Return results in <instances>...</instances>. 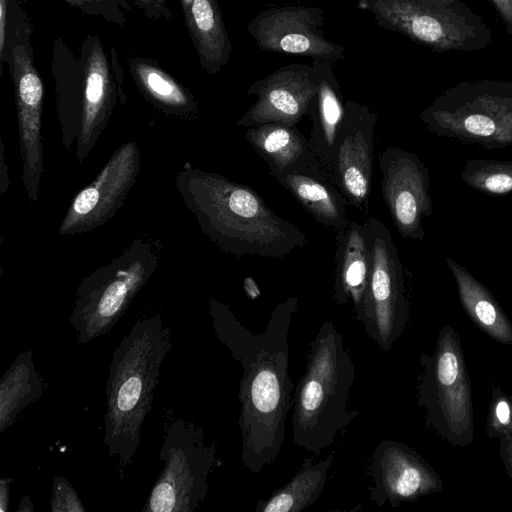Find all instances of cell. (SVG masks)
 Returning a JSON list of instances; mask_svg holds the SVG:
<instances>
[{"label": "cell", "instance_id": "cell-1", "mask_svg": "<svg viewBox=\"0 0 512 512\" xmlns=\"http://www.w3.org/2000/svg\"><path fill=\"white\" fill-rule=\"evenodd\" d=\"M298 305L296 297L278 303L265 330L253 334L226 305L210 298L216 337L242 368L238 393L241 461L252 473L275 461L285 439L295 389L288 371V333Z\"/></svg>", "mask_w": 512, "mask_h": 512}, {"label": "cell", "instance_id": "cell-2", "mask_svg": "<svg viewBox=\"0 0 512 512\" xmlns=\"http://www.w3.org/2000/svg\"><path fill=\"white\" fill-rule=\"evenodd\" d=\"M175 187L203 234L227 254L283 259L309 244L253 188L219 173L186 166Z\"/></svg>", "mask_w": 512, "mask_h": 512}, {"label": "cell", "instance_id": "cell-3", "mask_svg": "<svg viewBox=\"0 0 512 512\" xmlns=\"http://www.w3.org/2000/svg\"><path fill=\"white\" fill-rule=\"evenodd\" d=\"M172 332L161 312L139 318L115 348L106 383L103 443L122 474L140 445Z\"/></svg>", "mask_w": 512, "mask_h": 512}, {"label": "cell", "instance_id": "cell-4", "mask_svg": "<svg viewBox=\"0 0 512 512\" xmlns=\"http://www.w3.org/2000/svg\"><path fill=\"white\" fill-rule=\"evenodd\" d=\"M356 369L343 336L325 321L309 343L305 371L293 394L292 436L301 449L319 454L359 415L349 408Z\"/></svg>", "mask_w": 512, "mask_h": 512}, {"label": "cell", "instance_id": "cell-5", "mask_svg": "<svg viewBox=\"0 0 512 512\" xmlns=\"http://www.w3.org/2000/svg\"><path fill=\"white\" fill-rule=\"evenodd\" d=\"M160 240L138 237L120 255L79 282L69 322L80 344L108 334L155 273Z\"/></svg>", "mask_w": 512, "mask_h": 512}, {"label": "cell", "instance_id": "cell-6", "mask_svg": "<svg viewBox=\"0 0 512 512\" xmlns=\"http://www.w3.org/2000/svg\"><path fill=\"white\" fill-rule=\"evenodd\" d=\"M419 363L416 396L426 427L454 447H468L475 431L472 386L461 340L450 324L439 330L434 352H423Z\"/></svg>", "mask_w": 512, "mask_h": 512}, {"label": "cell", "instance_id": "cell-7", "mask_svg": "<svg viewBox=\"0 0 512 512\" xmlns=\"http://www.w3.org/2000/svg\"><path fill=\"white\" fill-rule=\"evenodd\" d=\"M437 137L486 149L512 148V81L459 82L420 114Z\"/></svg>", "mask_w": 512, "mask_h": 512}, {"label": "cell", "instance_id": "cell-8", "mask_svg": "<svg viewBox=\"0 0 512 512\" xmlns=\"http://www.w3.org/2000/svg\"><path fill=\"white\" fill-rule=\"evenodd\" d=\"M163 467L143 507L144 512H192L205 500L208 478L217 465V443L202 426L181 418L164 423L159 454Z\"/></svg>", "mask_w": 512, "mask_h": 512}, {"label": "cell", "instance_id": "cell-9", "mask_svg": "<svg viewBox=\"0 0 512 512\" xmlns=\"http://www.w3.org/2000/svg\"><path fill=\"white\" fill-rule=\"evenodd\" d=\"M387 29L433 51H480L492 42L483 18L463 0H362Z\"/></svg>", "mask_w": 512, "mask_h": 512}, {"label": "cell", "instance_id": "cell-10", "mask_svg": "<svg viewBox=\"0 0 512 512\" xmlns=\"http://www.w3.org/2000/svg\"><path fill=\"white\" fill-rule=\"evenodd\" d=\"M16 0H9L4 58L14 85L22 181L30 202L37 203L43 164L42 108L43 84L34 65L31 31L25 19H19Z\"/></svg>", "mask_w": 512, "mask_h": 512}, {"label": "cell", "instance_id": "cell-11", "mask_svg": "<svg viewBox=\"0 0 512 512\" xmlns=\"http://www.w3.org/2000/svg\"><path fill=\"white\" fill-rule=\"evenodd\" d=\"M363 224L370 249V271L355 318L378 347L388 352L404 332L409 319L404 271L385 224L376 217H368Z\"/></svg>", "mask_w": 512, "mask_h": 512}, {"label": "cell", "instance_id": "cell-12", "mask_svg": "<svg viewBox=\"0 0 512 512\" xmlns=\"http://www.w3.org/2000/svg\"><path fill=\"white\" fill-rule=\"evenodd\" d=\"M84 75L81 119L75 144L79 164L107 128L117 102L126 104L124 71L113 47L108 54L98 34L90 33L80 50Z\"/></svg>", "mask_w": 512, "mask_h": 512}, {"label": "cell", "instance_id": "cell-13", "mask_svg": "<svg viewBox=\"0 0 512 512\" xmlns=\"http://www.w3.org/2000/svg\"><path fill=\"white\" fill-rule=\"evenodd\" d=\"M140 171V150L135 141L119 146L96 178L72 199L58 228L59 236L93 231L108 222L123 206Z\"/></svg>", "mask_w": 512, "mask_h": 512}, {"label": "cell", "instance_id": "cell-14", "mask_svg": "<svg viewBox=\"0 0 512 512\" xmlns=\"http://www.w3.org/2000/svg\"><path fill=\"white\" fill-rule=\"evenodd\" d=\"M381 191L394 226L403 238L422 240L433 212L429 171L413 152L388 147L379 154Z\"/></svg>", "mask_w": 512, "mask_h": 512}, {"label": "cell", "instance_id": "cell-15", "mask_svg": "<svg viewBox=\"0 0 512 512\" xmlns=\"http://www.w3.org/2000/svg\"><path fill=\"white\" fill-rule=\"evenodd\" d=\"M373 481L369 497L378 507L388 504L398 508L402 503L439 493L443 481L437 471L406 443L382 439L373 450L366 466Z\"/></svg>", "mask_w": 512, "mask_h": 512}, {"label": "cell", "instance_id": "cell-16", "mask_svg": "<svg viewBox=\"0 0 512 512\" xmlns=\"http://www.w3.org/2000/svg\"><path fill=\"white\" fill-rule=\"evenodd\" d=\"M320 78L321 71L316 65L293 63L256 81L247 92L255 95L256 101L237 125L246 128L266 123L296 126L309 115Z\"/></svg>", "mask_w": 512, "mask_h": 512}, {"label": "cell", "instance_id": "cell-17", "mask_svg": "<svg viewBox=\"0 0 512 512\" xmlns=\"http://www.w3.org/2000/svg\"><path fill=\"white\" fill-rule=\"evenodd\" d=\"M377 116L367 107L348 101L338 134L333 180L348 204L367 213L374 166Z\"/></svg>", "mask_w": 512, "mask_h": 512}, {"label": "cell", "instance_id": "cell-18", "mask_svg": "<svg viewBox=\"0 0 512 512\" xmlns=\"http://www.w3.org/2000/svg\"><path fill=\"white\" fill-rule=\"evenodd\" d=\"M323 11L310 7H282L265 11L248 26L257 45L266 51L334 61L343 48L324 37Z\"/></svg>", "mask_w": 512, "mask_h": 512}, {"label": "cell", "instance_id": "cell-19", "mask_svg": "<svg viewBox=\"0 0 512 512\" xmlns=\"http://www.w3.org/2000/svg\"><path fill=\"white\" fill-rule=\"evenodd\" d=\"M273 177L321 225L339 231L349 224V204L318 160Z\"/></svg>", "mask_w": 512, "mask_h": 512}, {"label": "cell", "instance_id": "cell-20", "mask_svg": "<svg viewBox=\"0 0 512 512\" xmlns=\"http://www.w3.org/2000/svg\"><path fill=\"white\" fill-rule=\"evenodd\" d=\"M370 271V249L363 223L350 220L336 236L333 299L339 306L349 302L356 314L362 304Z\"/></svg>", "mask_w": 512, "mask_h": 512}, {"label": "cell", "instance_id": "cell-21", "mask_svg": "<svg viewBox=\"0 0 512 512\" xmlns=\"http://www.w3.org/2000/svg\"><path fill=\"white\" fill-rule=\"evenodd\" d=\"M179 2L201 67L209 75H216L228 63L232 50L217 0Z\"/></svg>", "mask_w": 512, "mask_h": 512}, {"label": "cell", "instance_id": "cell-22", "mask_svg": "<svg viewBox=\"0 0 512 512\" xmlns=\"http://www.w3.org/2000/svg\"><path fill=\"white\" fill-rule=\"evenodd\" d=\"M51 71L55 85L57 119L62 146L67 153L76 144L83 101L84 75L76 58L60 39L54 40Z\"/></svg>", "mask_w": 512, "mask_h": 512}, {"label": "cell", "instance_id": "cell-23", "mask_svg": "<svg viewBox=\"0 0 512 512\" xmlns=\"http://www.w3.org/2000/svg\"><path fill=\"white\" fill-rule=\"evenodd\" d=\"M130 75L143 97L167 116L192 120L199 117L195 97L156 61L130 56L127 59Z\"/></svg>", "mask_w": 512, "mask_h": 512}, {"label": "cell", "instance_id": "cell-24", "mask_svg": "<svg viewBox=\"0 0 512 512\" xmlns=\"http://www.w3.org/2000/svg\"><path fill=\"white\" fill-rule=\"evenodd\" d=\"M318 63L321 78L308 115L312 122L308 139L316 159L333 179L336 143L344 117V105L331 69L323 68L324 60H318Z\"/></svg>", "mask_w": 512, "mask_h": 512}, {"label": "cell", "instance_id": "cell-25", "mask_svg": "<svg viewBox=\"0 0 512 512\" xmlns=\"http://www.w3.org/2000/svg\"><path fill=\"white\" fill-rule=\"evenodd\" d=\"M244 137L265 162L271 176L317 160L309 139L296 126L266 123L248 127Z\"/></svg>", "mask_w": 512, "mask_h": 512}, {"label": "cell", "instance_id": "cell-26", "mask_svg": "<svg viewBox=\"0 0 512 512\" xmlns=\"http://www.w3.org/2000/svg\"><path fill=\"white\" fill-rule=\"evenodd\" d=\"M461 305L478 329L493 340L512 346V322L491 292L465 267L448 257Z\"/></svg>", "mask_w": 512, "mask_h": 512}, {"label": "cell", "instance_id": "cell-27", "mask_svg": "<svg viewBox=\"0 0 512 512\" xmlns=\"http://www.w3.org/2000/svg\"><path fill=\"white\" fill-rule=\"evenodd\" d=\"M333 459L332 454L318 461L306 457L288 483L257 502L255 512H301L314 504L324 490Z\"/></svg>", "mask_w": 512, "mask_h": 512}, {"label": "cell", "instance_id": "cell-28", "mask_svg": "<svg viewBox=\"0 0 512 512\" xmlns=\"http://www.w3.org/2000/svg\"><path fill=\"white\" fill-rule=\"evenodd\" d=\"M42 393L43 380L35 367L33 352L19 353L0 381V432L11 427Z\"/></svg>", "mask_w": 512, "mask_h": 512}, {"label": "cell", "instance_id": "cell-29", "mask_svg": "<svg viewBox=\"0 0 512 512\" xmlns=\"http://www.w3.org/2000/svg\"><path fill=\"white\" fill-rule=\"evenodd\" d=\"M461 178L473 189L504 195L512 191V161L470 160L464 166Z\"/></svg>", "mask_w": 512, "mask_h": 512}, {"label": "cell", "instance_id": "cell-30", "mask_svg": "<svg viewBox=\"0 0 512 512\" xmlns=\"http://www.w3.org/2000/svg\"><path fill=\"white\" fill-rule=\"evenodd\" d=\"M485 433L499 442L512 440V394L499 387L491 391Z\"/></svg>", "mask_w": 512, "mask_h": 512}, {"label": "cell", "instance_id": "cell-31", "mask_svg": "<svg viewBox=\"0 0 512 512\" xmlns=\"http://www.w3.org/2000/svg\"><path fill=\"white\" fill-rule=\"evenodd\" d=\"M81 12L99 17L104 21L124 26L127 21L126 12H131L129 0H63Z\"/></svg>", "mask_w": 512, "mask_h": 512}, {"label": "cell", "instance_id": "cell-32", "mask_svg": "<svg viewBox=\"0 0 512 512\" xmlns=\"http://www.w3.org/2000/svg\"><path fill=\"white\" fill-rule=\"evenodd\" d=\"M52 488L51 511L84 512L86 510L79 495L66 478L55 477Z\"/></svg>", "mask_w": 512, "mask_h": 512}, {"label": "cell", "instance_id": "cell-33", "mask_svg": "<svg viewBox=\"0 0 512 512\" xmlns=\"http://www.w3.org/2000/svg\"><path fill=\"white\" fill-rule=\"evenodd\" d=\"M138 10L149 20H167L172 11L166 0H131Z\"/></svg>", "mask_w": 512, "mask_h": 512}, {"label": "cell", "instance_id": "cell-34", "mask_svg": "<svg viewBox=\"0 0 512 512\" xmlns=\"http://www.w3.org/2000/svg\"><path fill=\"white\" fill-rule=\"evenodd\" d=\"M497 11L508 34L512 36V0H489Z\"/></svg>", "mask_w": 512, "mask_h": 512}, {"label": "cell", "instance_id": "cell-35", "mask_svg": "<svg viewBox=\"0 0 512 512\" xmlns=\"http://www.w3.org/2000/svg\"><path fill=\"white\" fill-rule=\"evenodd\" d=\"M499 454L505 471L512 481V440L499 442Z\"/></svg>", "mask_w": 512, "mask_h": 512}, {"label": "cell", "instance_id": "cell-36", "mask_svg": "<svg viewBox=\"0 0 512 512\" xmlns=\"http://www.w3.org/2000/svg\"><path fill=\"white\" fill-rule=\"evenodd\" d=\"M9 187L8 166L5 162L4 143L0 139V194L4 195Z\"/></svg>", "mask_w": 512, "mask_h": 512}, {"label": "cell", "instance_id": "cell-37", "mask_svg": "<svg viewBox=\"0 0 512 512\" xmlns=\"http://www.w3.org/2000/svg\"><path fill=\"white\" fill-rule=\"evenodd\" d=\"M11 478L0 480V511L5 512L9 508Z\"/></svg>", "mask_w": 512, "mask_h": 512}, {"label": "cell", "instance_id": "cell-38", "mask_svg": "<svg viewBox=\"0 0 512 512\" xmlns=\"http://www.w3.org/2000/svg\"><path fill=\"white\" fill-rule=\"evenodd\" d=\"M18 512H26V511H34L32 502L29 496H24L20 502V505L17 509Z\"/></svg>", "mask_w": 512, "mask_h": 512}]
</instances>
